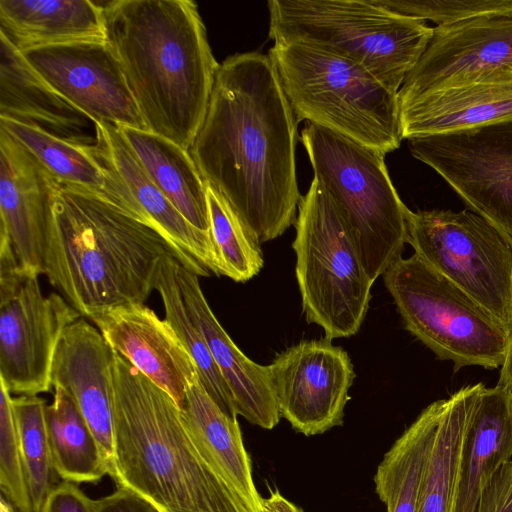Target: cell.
<instances>
[{"instance_id": "ffe728a7", "label": "cell", "mask_w": 512, "mask_h": 512, "mask_svg": "<svg viewBox=\"0 0 512 512\" xmlns=\"http://www.w3.org/2000/svg\"><path fill=\"white\" fill-rule=\"evenodd\" d=\"M512 63V16L475 18L433 28L423 55L398 91L405 98L443 81Z\"/></svg>"}, {"instance_id": "74e56055", "label": "cell", "mask_w": 512, "mask_h": 512, "mask_svg": "<svg viewBox=\"0 0 512 512\" xmlns=\"http://www.w3.org/2000/svg\"><path fill=\"white\" fill-rule=\"evenodd\" d=\"M97 512H161L153 503L136 492L117 487L110 495L96 500Z\"/></svg>"}, {"instance_id": "8992f818", "label": "cell", "mask_w": 512, "mask_h": 512, "mask_svg": "<svg viewBox=\"0 0 512 512\" xmlns=\"http://www.w3.org/2000/svg\"><path fill=\"white\" fill-rule=\"evenodd\" d=\"M269 38L350 59L398 93L433 37L425 20L373 0H270Z\"/></svg>"}, {"instance_id": "1f68e13d", "label": "cell", "mask_w": 512, "mask_h": 512, "mask_svg": "<svg viewBox=\"0 0 512 512\" xmlns=\"http://www.w3.org/2000/svg\"><path fill=\"white\" fill-rule=\"evenodd\" d=\"M18 422L22 459L33 512H41L57 473L46 425V401L38 396L13 398Z\"/></svg>"}, {"instance_id": "9c48e42d", "label": "cell", "mask_w": 512, "mask_h": 512, "mask_svg": "<svg viewBox=\"0 0 512 512\" xmlns=\"http://www.w3.org/2000/svg\"><path fill=\"white\" fill-rule=\"evenodd\" d=\"M405 328L456 372L501 368L509 335L476 301L413 254L383 274Z\"/></svg>"}, {"instance_id": "ab89813d", "label": "cell", "mask_w": 512, "mask_h": 512, "mask_svg": "<svg viewBox=\"0 0 512 512\" xmlns=\"http://www.w3.org/2000/svg\"><path fill=\"white\" fill-rule=\"evenodd\" d=\"M497 384L505 387L512 393V332L509 335L505 358L500 368Z\"/></svg>"}, {"instance_id": "b9f144b4", "label": "cell", "mask_w": 512, "mask_h": 512, "mask_svg": "<svg viewBox=\"0 0 512 512\" xmlns=\"http://www.w3.org/2000/svg\"><path fill=\"white\" fill-rule=\"evenodd\" d=\"M508 67H510L512 69V63H510L509 65H507Z\"/></svg>"}, {"instance_id": "ba28073f", "label": "cell", "mask_w": 512, "mask_h": 512, "mask_svg": "<svg viewBox=\"0 0 512 512\" xmlns=\"http://www.w3.org/2000/svg\"><path fill=\"white\" fill-rule=\"evenodd\" d=\"M294 225L295 273L307 322L320 326L328 340L355 335L374 282L345 219L315 177L300 196Z\"/></svg>"}, {"instance_id": "2e32d148", "label": "cell", "mask_w": 512, "mask_h": 512, "mask_svg": "<svg viewBox=\"0 0 512 512\" xmlns=\"http://www.w3.org/2000/svg\"><path fill=\"white\" fill-rule=\"evenodd\" d=\"M398 100L405 139L484 125L512 116V69L471 72Z\"/></svg>"}, {"instance_id": "e0dca14e", "label": "cell", "mask_w": 512, "mask_h": 512, "mask_svg": "<svg viewBox=\"0 0 512 512\" xmlns=\"http://www.w3.org/2000/svg\"><path fill=\"white\" fill-rule=\"evenodd\" d=\"M114 349L79 318L63 331L51 368V385L74 400L96 437L109 474L114 461Z\"/></svg>"}, {"instance_id": "4dcf8cb0", "label": "cell", "mask_w": 512, "mask_h": 512, "mask_svg": "<svg viewBox=\"0 0 512 512\" xmlns=\"http://www.w3.org/2000/svg\"><path fill=\"white\" fill-rule=\"evenodd\" d=\"M173 254L160 260L154 280L164 306L165 320L172 326L197 368L199 380L210 397L228 415L237 417L233 395L220 373L200 330L185 307L176 276L178 262Z\"/></svg>"}, {"instance_id": "cb8c5ba5", "label": "cell", "mask_w": 512, "mask_h": 512, "mask_svg": "<svg viewBox=\"0 0 512 512\" xmlns=\"http://www.w3.org/2000/svg\"><path fill=\"white\" fill-rule=\"evenodd\" d=\"M0 127L27 149L60 183L92 193L146 223L140 207L96 143L74 144L5 118H0Z\"/></svg>"}, {"instance_id": "4fadbf2b", "label": "cell", "mask_w": 512, "mask_h": 512, "mask_svg": "<svg viewBox=\"0 0 512 512\" xmlns=\"http://www.w3.org/2000/svg\"><path fill=\"white\" fill-rule=\"evenodd\" d=\"M270 382L280 415L305 436L343 423L355 378L347 352L328 339L302 341L269 364Z\"/></svg>"}, {"instance_id": "277c9868", "label": "cell", "mask_w": 512, "mask_h": 512, "mask_svg": "<svg viewBox=\"0 0 512 512\" xmlns=\"http://www.w3.org/2000/svg\"><path fill=\"white\" fill-rule=\"evenodd\" d=\"M113 384L116 487L161 512H247L201 459L174 399L115 350Z\"/></svg>"}, {"instance_id": "6da1fadb", "label": "cell", "mask_w": 512, "mask_h": 512, "mask_svg": "<svg viewBox=\"0 0 512 512\" xmlns=\"http://www.w3.org/2000/svg\"><path fill=\"white\" fill-rule=\"evenodd\" d=\"M297 125L268 54L236 53L219 65L189 153L205 184L260 244L297 218Z\"/></svg>"}, {"instance_id": "5b68a950", "label": "cell", "mask_w": 512, "mask_h": 512, "mask_svg": "<svg viewBox=\"0 0 512 512\" xmlns=\"http://www.w3.org/2000/svg\"><path fill=\"white\" fill-rule=\"evenodd\" d=\"M298 122L317 124L386 155L399 148L398 93L360 64L298 42L269 49Z\"/></svg>"}, {"instance_id": "603a6c76", "label": "cell", "mask_w": 512, "mask_h": 512, "mask_svg": "<svg viewBox=\"0 0 512 512\" xmlns=\"http://www.w3.org/2000/svg\"><path fill=\"white\" fill-rule=\"evenodd\" d=\"M181 415L201 459L247 512H262L237 417L225 413L199 377L188 385Z\"/></svg>"}, {"instance_id": "836d02e7", "label": "cell", "mask_w": 512, "mask_h": 512, "mask_svg": "<svg viewBox=\"0 0 512 512\" xmlns=\"http://www.w3.org/2000/svg\"><path fill=\"white\" fill-rule=\"evenodd\" d=\"M0 489L18 512H33L13 397L0 380Z\"/></svg>"}, {"instance_id": "e575fe53", "label": "cell", "mask_w": 512, "mask_h": 512, "mask_svg": "<svg viewBox=\"0 0 512 512\" xmlns=\"http://www.w3.org/2000/svg\"><path fill=\"white\" fill-rule=\"evenodd\" d=\"M394 13L437 26L451 25L475 18L512 16V0H373Z\"/></svg>"}, {"instance_id": "30bf717a", "label": "cell", "mask_w": 512, "mask_h": 512, "mask_svg": "<svg viewBox=\"0 0 512 512\" xmlns=\"http://www.w3.org/2000/svg\"><path fill=\"white\" fill-rule=\"evenodd\" d=\"M406 243L507 332H512V246L488 220L470 210H408Z\"/></svg>"}, {"instance_id": "7c38bea8", "label": "cell", "mask_w": 512, "mask_h": 512, "mask_svg": "<svg viewBox=\"0 0 512 512\" xmlns=\"http://www.w3.org/2000/svg\"><path fill=\"white\" fill-rule=\"evenodd\" d=\"M468 207L512 246V116L472 128L408 139Z\"/></svg>"}, {"instance_id": "7a4b0ae2", "label": "cell", "mask_w": 512, "mask_h": 512, "mask_svg": "<svg viewBox=\"0 0 512 512\" xmlns=\"http://www.w3.org/2000/svg\"><path fill=\"white\" fill-rule=\"evenodd\" d=\"M115 53L147 130L189 150L207 113L218 62L190 0L103 3Z\"/></svg>"}, {"instance_id": "484cf974", "label": "cell", "mask_w": 512, "mask_h": 512, "mask_svg": "<svg viewBox=\"0 0 512 512\" xmlns=\"http://www.w3.org/2000/svg\"><path fill=\"white\" fill-rule=\"evenodd\" d=\"M0 33L20 52L106 41L104 7L90 0H0Z\"/></svg>"}, {"instance_id": "7402d4cb", "label": "cell", "mask_w": 512, "mask_h": 512, "mask_svg": "<svg viewBox=\"0 0 512 512\" xmlns=\"http://www.w3.org/2000/svg\"><path fill=\"white\" fill-rule=\"evenodd\" d=\"M0 118L78 145H94L87 115L62 97L0 33Z\"/></svg>"}, {"instance_id": "f546056e", "label": "cell", "mask_w": 512, "mask_h": 512, "mask_svg": "<svg viewBox=\"0 0 512 512\" xmlns=\"http://www.w3.org/2000/svg\"><path fill=\"white\" fill-rule=\"evenodd\" d=\"M55 471L62 480L96 483L109 470L102 449L71 396L54 387V397L45 411Z\"/></svg>"}, {"instance_id": "8d00e7d4", "label": "cell", "mask_w": 512, "mask_h": 512, "mask_svg": "<svg viewBox=\"0 0 512 512\" xmlns=\"http://www.w3.org/2000/svg\"><path fill=\"white\" fill-rule=\"evenodd\" d=\"M476 512H512V460L498 470L483 493Z\"/></svg>"}, {"instance_id": "f1b7e54d", "label": "cell", "mask_w": 512, "mask_h": 512, "mask_svg": "<svg viewBox=\"0 0 512 512\" xmlns=\"http://www.w3.org/2000/svg\"><path fill=\"white\" fill-rule=\"evenodd\" d=\"M444 399L429 404L384 454L374 476L387 512H417L425 469L434 445Z\"/></svg>"}, {"instance_id": "44dd1931", "label": "cell", "mask_w": 512, "mask_h": 512, "mask_svg": "<svg viewBox=\"0 0 512 512\" xmlns=\"http://www.w3.org/2000/svg\"><path fill=\"white\" fill-rule=\"evenodd\" d=\"M176 276L188 314L231 390L237 415L263 429L274 428L281 415L270 382L269 365L252 361L237 347L212 312L199 276L179 260Z\"/></svg>"}, {"instance_id": "f35d334b", "label": "cell", "mask_w": 512, "mask_h": 512, "mask_svg": "<svg viewBox=\"0 0 512 512\" xmlns=\"http://www.w3.org/2000/svg\"><path fill=\"white\" fill-rule=\"evenodd\" d=\"M262 512H304L300 507L286 499L278 490L261 499Z\"/></svg>"}, {"instance_id": "9a60e30c", "label": "cell", "mask_w": 512, "mask_h": 512, "mask_svg": "<svg viewBox=\"0 0 512 512\" xmlns=\"http://www.w3.org/2000/svg\"><path fill=\"white\" fill-rule=\"evenodd\" d=\"M59 181L0 127V253L19 269L44 274L47 237Z\"/></svg>"}, {"instance_id": "ac0fdd59", "label": "cell", "mask_w": 512, "mask_h": 512, "mask_svg": "<svg viewBox=\"0 0 512 512\" xmlns=\"http://www.w3.org/2000/svg\"><path fill=\"white\" fill-rule=\"evenodd\" d=\"M90 319L117 353L182 409L188 385L199 376L194 361L165 319L141 303L101 311Z\"/></svg>"}, {"instance_id": "d590c367", "label": "cell", "mask_w": 512, "mask_h": 512, "mask_svg": "<svg viewBox=\"0 0 512 512\" xmlns=\"http://www.w3.org/2000/svg\"><path fill=\"white\" fill-rule=\"evenodd\" d=\"M41 512H97V506L77 483L62 480L49 492Z\"/></svg>"}, {"instance_id": "3957f363", "label": "cell", "mask_w": 512, "mask_h": 512, "mask_svg": "<svg viewBox=\"0 0 512 512\" xmlns=\"http://www.w3.org/2000/svg\"><path fill=\"white\" fill-rule=\"evenodd\" d=\"M167 254L176 256L155 228L92 193L59 182L44 274L82 316L90 319L118 306L144 304Z\"/></svg>"}, {"instance_id": "d6a6232c", "label": "cell", "mask_w": 512, "mask_h": 512, "mask_svg": "<svg viewBox=\"0 0 512 512\" xmlns=\"http://www.w3.org/2000/svg\"><path fill=\"white\" fill-rule=\"evenodd\" d=\"M206 189L210 231L222 275L235 282H246L263 267L260 243L232 208L209 186Z\"/></svg>"}, {"instance_id": "d4e9b609", "label": "cell", "mask_w": 512, "mask_h": 512, "mask_svg": "<svg viewBox=\"0 0 512 512\" xmlns=\"http://www.w3.org/2000/svg\"><path fill=\"white\" fill-rule=\"evenodd\" d=\"M512 460V393L484 387L477 400L462 453L453 512H476L498 470Z\"/></svg>"}, {"instance_id": "52a82bcc", "label": "cell", "mask_w": 512, "mask_h": 512, "mask_svg": "<svg viewBox=\"0 0 512 512\" xmlns=\"http://www.w3.org/2000/svg\"><path fill=\"white\" fill-rule=\"evenodd\" d=\"M301 141L314 177L345 219L374 282L402 258L409 210L389 177L385 155L310 122Z\"/></svg>"}, {"instance_id": "60d3db41", "label": "cell", "mask_w": 512, "mask_h": 512, "mask_svg": "<svg viewBox=\"0 0 512 512\" xmlns=\"http://www.w3.org/2000/svg\"><path fill=\"white\" fill-rule=\"evenodd\" d=\"M0 512H15L14 506L3 495L0 499Z\"/></svg>"}, {"instance_id": "83f0119b", "label": "cell", "mask_w": 512, "mask_h": 512, "mask_svg": "<svg viewBox=\"0 0 512 512\" xmlns=\"http://www.w3.org/2000/svg\"><path fill=\"white\" fill-rule=\"evenodd\" d=\"M485 385L463 386L444 399L434 445L425 469L417 512H453L467 431Z\"/></svg>"}, {"instance_id": "8fae6325", "label": "cell", "mask_w": 512, "mask_h": 512, "mask_svg": "<svg viewBox=\"0 0 512 512\" xmlns=\"http://www.w3.org/2000/svg\"><path fill=\"white\" fill-rule=\"evenodd\" d=\"M38 276L0 255V380L25 396L51 391L58 342L81 316L62 295L45 296Z\"/></svg>"}, {"instance_id": "5bb4252c", "label": "cell", "mask_w": 512, "mask_h": 512, "mask_svg": "<svg viewBox=\"0 0 512 512\" xmlns=\"http://www.w3.org/2000/svg\"><path fill=\"white\" fill-rule=\"evenodd\" d=\"M21 53L62 97L94 123L147 129L107 41L48 45Z\"/></svg>"}, {"instance_id": "4316f807", "label": "cell", "mask_w": 512, "mask_h": 512, "mask_svg": "<svg viewBox=\"0 0 512 512\" xmlns=\"http://www.w3.org/2000/svg\"><path fill=\"white\" fill-rule=\"evenodd\" d=\"M119 131L150 179L196 229L211 235L207 189L190 153L147 129Z\"/></svg>"}, {"instance_id": "d6986e66", "label": "cell", "mask_w": 512, "mask_h": 512, "mask_svg": "<svg viewBox=\"0 0 512 512\" xmlns=\"http://www.w3.org/2000/svg\"><path fill=\"white\" fill-rule=\"evenodd\" d=\"M96 146L140 207L145 222L169 243L176 257L198 276L222 275L212 236L192 226L150 179L119 128L95 123Z\"/></svg>"}]
</instances>
